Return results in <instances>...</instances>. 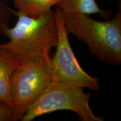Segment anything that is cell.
I'll return each mask as SVG.
<instances>
[{
	"mask_svg": "<svg viewBox=\"0 0 121 121\" xmlns=\"http://www.w3.org/2000/svg\"><path fill=\"white\" fill-rule=\"evenodd\" d=\"M51 60L48 54L22 62L13 72L10 80L13 121L20 120L27 108L53 81Z\"/></svg>",
	"mask_w": 121,
	"mask_h": 121,
	"instance_id": "4",
	"label": "cell"
},
{
	"mask_svg": "<svg viewBox=\"0 0 121 121\" xmlns=\"http://www.w3.org/2000/svg\"><path fill=\"white\" fill-rule=\"evenodd\" d=\"M16 10L29 17L37 18L52 10L58 0H12Z\"/></svg>",
	"mask_w": 121,
	"mask_h": 121,
	"instance_id": "8",
	"label": "cell"
},
{
	"mask_svg": "<svg viewBox=\"0 0 121 121\" xmlns=\"http://www.w3.org/2000/svg\"><path fill=\"white\" fill-rule=\"evenodd\" d=\"M55 12L58 30V42L56 52L51 57V67L53 80L81 88L99 90V78H93L80 66L73 53L63 22V13L57 7Z\"/></svg>",
	"mask_w": 121,
	"mask_h": 121,
	"instance_id": "5",
	"label": "cell"
},
{
	"mask_svg": "<svg viewBox=\"0 0 121 121\" xmlns=\"http://www.w3.org/2000/svg\"><path fill=\"white\" fill-rule=\"evenodd\" d=\"M13 108L4 103L0 102V121H13Z\"/></svg>",
	"mask_w": 121,
	"mask_h": 121,
	"instance_id": "10",
	"label": "cell"
},
{
	"mask_svg": "<svg viewBox=\"0 0 121 121\" xmlns=\"http://www.w3.org/2000/svg\"><path fill=\"white\" fill-rule=\"evenodd\" d=\"M10 0H0V28L7 26L11 15L12 9L10 6Z\"/></svg>",
	"mask_w": 121,
	"mask_h": 121,
	"instance_id": "9",
	"label": "cell"
},
{
	"mask_svg": "<svg viewBox=\"0 0 121 121\" xmlns=\"http://www.w3.org/2000/svg\"><path fill=\"white\" fill-rule=\"evenodd\" d=\"M22 61L7 51L0 48V102L13 108L10 94V80Z\"/></svg>",
	"mask_w": 121,
	"mask_h": 121,
	"instance_id": "6",
	"label": "cell"
},
{
	"mask_svg": "<svg viewBox=\"0 0 121 121\" xmlns=\"http://www.w3.org/2000/svg\"><path fill=\"white\" fill-rule=\"evenodd\" d=\"M17 21L13 28H0V35L7 38V43L0 48L13 54L22 62L49 54L58 42V30L54 10L33 18L12 10Z\"/></svg>",
	"mask_w": 121,
	"mask_h": 121,
	"instance_id": "1",
	"label": "cell"
},
{
	"mask_svg": "<svg viewBox=\"0 0 121 121\" xmlns=\"http://www.w3.org/2000/svg\"><path fill=\"white\" fill-rule=\"evenodd\" d=\"M63 13L71 15L99 14L105 20L110 19L112 11L104 10L98 6L95 0H58L56 4Z\"/></svg>",
	"mask_w": 121,
	"mask_h": 121,
	"instance_id": "7",
	"label": "cell"
},
{
	"mask_svg": "<svg viewBox=\"0 0 121 121\" xmlns=\"http://www.w3.org/2000/svg\"><path fill=\"white\" fill-rule=\"evenodd\" d=\"M63 18L68 34L74 35L86 44L92 56L108 65L121 64V11L112 19L104 22L86 14L63 13Z\"/></svg>",
	"mask_w": 121,
	"mask_h": 121,
	"instance_id": "2",
	"label": "cell"
},
{
	"mask_svg": "<svg viewBox=\"0 0 121 121\" xmlns=\"http://www.w3.org/2000/svg\"><path fill=\"white\" fill-rule=\"evenodd\" d=\"M91 93L83 88L53 81L40 96L27 108L22 121H31L35 118L57 110L75 113L81 121H103L96 116L89 105Z\"/></svg>",
	"mask_w": 121,
	"mask_h": 121,
	"instance_id": "3",
	"label": "cell"
}]
</instances>
